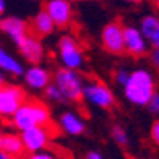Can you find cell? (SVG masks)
<instances>
[{
  "mask_svg": "<svg viewBox=\"0 0 159 159\" xmlns=\"http://www.w3.org/2000/svg\"><path fill=\"white\" fill-rule=\"evenodd\" d=\"M154 88L156 84L153 75L147 69H137L129 75V80L124 86V96L132 105L143 107L156 92Z\"/></svg>",
  "mask_w": 159,
  "mask_h": 159,
  "instance_id": "1",
  "label": "cell"
},
{
  "mask_svg": "<svg viewBox=\"0 0 159 159\" xmlns=\"http://www.w3.org/2000/svg\"><path fill=\"white\" fill-rule=\"evenodd\" d=\"M54 84L65 100H80L83 96L84 81L81 75L75 70L67 69H57L54 73Z\"/></svg>",
  "mask_w": 159,
  "mask_h": 159,
  "instance_id": "2",
  "label": "cell"
},
{
  "mask_svg": "<svg viewBox=\"0 0 159 159\" xmlns=\"http://www.w3.org/2000/svg\"><path fill=\"white\" fill-rule=\"evenodd\" d=\"M57 52H59V61L62 64V69L67 70H80L84 64L83 51L76 43V40L70 35H64L59 38L57 43Z\"/></svg>",
  "mask_w": 159,
  "mask_h": 159,
  "instance_id": "3",
  "label": "cell"
},
{
  "mask_svg": "<svg viewBox=\"0 0 159 159\" xmlns=\"http://www.w3.org/2000/svg\"><path fill=\"white\" fill-rule=\"evenodd\" d=\"M81 99H84L89 105H94V107L103 108V110L111 108L115 105V96L111 89L100 81H92V83L84 84Z\"/></svg>",
  "mask_w": 159,
  "mask_h": 159,
  "instance_id": "4",
  "label": "cell"
},
{
  "mask_svg": "<svg viewBox=\"0 0 159 159\" xmlns=\"http://www.w3.org/2000/svg\"><path fill=\"white\" fill-rule=\"evenodd\" d=\"M24 102H25V94L22 88L16 84L2 86V89H0V116L11 118Z\"/></svg>",
  "mask_w": 159,
  "mask_h": 159,
  "instance_id": "5",
  "label": "cell"
},
{
  "mask_svg": "<svg viewBox=\"0 0 159 159\" xmlns=\"http://www.w3.org/2000/svg\"><path fill=\"white\" fill-rule=\"evenodd\" d=\"M19 135L24 145V150L29 151L30 154L43 151L49 142V130L48 127H42V126H34L27 130L21 132Z\"/></svg>",
  "mask_w": 159,
  "mask_h": 159,
  "instance_id": "6",
  "label": "cell"
},
{
  "mask_svg": "<svg viewBox=\"0 0 159 159\" xmlns=\"http://www.w3.org/2000/svg\"><path fill=\"white\" fill-rule=\"evenodd\" d=\"M102 43L103 48L111 54H123L124 52V37H123V25L113 21L108 22L102 30Z\"/></svg>",
  "mask_w": 159,
  "mask_h": 159,
  "instance_id": "7",
  "label": "cell"
},
{
  "mask_svg": "<svg viewBox=\"0 0 159 159\" xmlns=\"http://www.w3.org/2000/svg\"><path fill=\"white\" fill-rule=\"evenodd\" d=\"M56 27H65L72 21V5L67 0H49L43 8Z\"/></svg>",
  "mask_w": 159,
  "mask_h": 159,
  "instance_id": "8",
  "label": "cell"
},
{
  "mask_svg": "<svg viewBox=\"0 0 159 159\" xmlns=\"http://www.w3.org/2000/svg\"><path fill=\"white\" fill-rule=\"evenodd\" d=\"M123 37H124V51H127L130 56L140 57L147 54L148 51V43L145 42L143 35L140 30L134 25H126L123 27Z\"/></svg>",
  "mask_w": 159,
  "mask_h": 159,
  "instance_id": "9",
  "label": "cell"
},
{
  "mask_svg": "<svg viewBox=\"0 0 159 159\" xmlns=\"http://www.w3.org/2000/svg\"><path fill=\"white\" fill-rule=\"evenodd\" d=\"M18 48H19V52L22 54V57L30 62L32 65H40V62L43 61L45 57V48H43V43L40 42L38 38L35 37H24L19 43H16Z\"/></svg>",
  "mask_w": 159,
  "mask_h": 159,
  "instance_id": "10",
  "label": "cell"
},
{
  "mask_svg": "<svg viewBox=\"0 0 159 159\" xmlns=\"http://www.w3.org/2000/svg\"><path fill=\"white\" fill-rule=\"evenodd\" d=\"M140 34L145 42L153 49H159V18L156 15H147L140 21Z\"/></svg>",
  "mask_w": 159,
  "mask_h": 159,
  "instance_id": "11",
  "label": "cell"
},
{
  "mask_svg": "<svg viewBox=\"0 0 159 159\" xmlns=\"http://www.w3.org/2000/svg\"><path fill=\"white\" fill-rule=\"evenodd\" d=\"M0 29H2L15 43H19L24 37H27V22L21 18H18V16L2 18Z\"/></svg>",
  "mask_w": 159,
  "mask_h": 159,
  "instance_id": "12",
  "label": "cell"
},
{
  "mask_svg": "<svg viewBox=\"0 0 159 159\" xmlns=\"http://www.w3.org/2000/svg\"><path fill=\"white\" fill-rule=\"evenodd\" d=\"M49 72L43 69L42 65H32L27 70H24V81L29 88L35 91H45V88L49 84Z\"/></svg>",
  "mask_w": 159,
  "mask_h": 159,
  "instance_id": "13",
  "label": "cell"
},
{
  "mask_svg": "<svg viewBox=\"0 0 159 159\" xmlns=\"http://www.w3.org/2000/svg\"><path fill=\"white\" fill-rule=\"evenodd\" d=\"M11 121H13V126H15L19 132H24V130L37 126L34 110H32V102H24L18 108V111L11 116Z\"/></svg>",
  "mask_w": 159,
  "mask_h": 159,
  "instance_id": "14",
  "label": "cell"
},
{
  "mask_svg": "<svg viewBox=\"0 0 159 159\" xmlns=\"http://www.w3.org/2000/svg\"><path fill=\"white\" fill-rule=\"evenodd\" d=\"M59 124L62 130L69 135H81L86 129L84 119L75 111H65L59 119Z\"/></svg>",
  "mask_w": 159,
  "mask_h": 159,
  "instance_id": "15",
  "label": "cell"
},
{
  "mask_svg": "<svg viewBox=\"0 0 159 159\" xmlns=\"http://www.w3.org/2000/svg\"><path fill=\"white\" fill-rule=\"evenodd\" d=\"M2 151L7 153L11 159L21 157L25 153L22 140H21V135L16 134V132H8V134H3V139H2Z\"/></svg>",
  "mask_w": 159,
  "mask_h": 159,
  "instance_id": "16",
  "label": "cell"
},
{
  "mask_svg": "<svg viewBox=\"0 0 159 159\" xmlns=\"http://www.w3.org/2000/svg\"><path fill=\"white\" fill-rule=\"evenodd\" d=\"M32 29H34L35 35H38V37H45V35H49V34L54 32L56 25H54V22L51 21V18L48 16V13H46L45 10H40L37 15L34 16Z\"/></svg>",
  "mask_w": 159,
  "mask_h": 159,
  "instance_id": "17",
  "label": "cell"
},
{
  "mask_svg": "<svg viewBox=\"0 0 159 159\" xmlns=\"http://www.w3.org/2000/svg\"><path fill=\"white\" fill-rule=\"evenodd\" d=\"M0 70H3L10 75H15V76L24 75L22 64L15 56H11L8 51H5L2 46H0Z\"/></svg>",
  "mask_w": 159,
  "mask_h": 159,
  "instance_id": "18",
  "label": "cell"
},
{
  "mask_svg": "<svg viewBox=\"0 0 159 159\" xmlns=\"http://www.w3.org/2000/svg\"><path fill=\"white\" fill-rule=\"evenodd\" d=\"M32 110H34V116H35V124L42 126V127H48V124L51 121V113L46 105L43 102H32Z\"/></svg>",
  "mask_w": 159,
  "mask_h": 159,
  "instance_id": "19",
  "label": "cell"
},
{
  "mask_svg": "<svg viewBox=\"0 0 159 159\" xmlns=\"http://www.w3.org/2000/svg\"><path fill=\"white\" fill-rule=\"evenodd\" d=\"M111 137H113V140L119 145V147H127L129 145V135H127V132L121 126H113Z\"/></svg>",
  "mask_w": 159,
  "mask_h": 159,
  "instance_id": "20",
  "label": "cell"
},
{
  "mask_svg": "<svg viewBox=\"0 0 159 159\" xmlns=\"http://www.w3.org/2000/svg\"><path fill=\"white\" fill-rule=\"evenodd\" d=\"M45 96H46V99L51 100V102H65L64 96L61 94V91H59L54 84H48V86L45 88Z\"/></svg>",
  "mask_w": 159,
  "mask_h": 159,
  "instance_id": "21",
  "label": "cell"
},
{
  "mask_svg": "<svg viewBox=\"0 0 159 159\" xmlns=\"http://www.w3.org/2000/svg\"><path fill=\"white\" fill-rule=\"evenodd\" d=\"M147 107H148L151 115H159V92H154L153 97L150 99V102L147 103Z\"/></svg>",
  "mask_w": 159,
  "mask_h": 159,
  "instance_id": "22",
  "label": "cell"
},
{
  "mask_svg": "<svg viewBox=\"0 0 159 159\" xmlns=\"http://www.w3.org/2000/svg\"><path fill=\"white\" fill-rule=\"evenodd\" d=\"M129 75H130V72H127L126 69H119L118 72H116V75H115V80H116V83L119 84V86H126V83H127V80H129Z\"/></svg>",
  "mask_w": 159,
  "mask_h": 159,
  "instance_id": "23",
  "label": "cell"
},
{
  "mask_svg": "<svg viewBox=\"0 0 159 159\" xmlns=\"http://www.w3.org/2000/svg\"><path fill=\"white\" fill-rule=\"evenodd\" d=\"M150 139L153 140L154 145H157V147H159V119H156V121L151 124V129H150Z\"/></svg>",
  "mask_w": 159,
  "mask_h": 159,
  "instance_id": "24",
  "label": "cell"
},
{
  "mask_svg": "<svg viewBox=\"0 0 159 159\" xmlns=\"http://www.w3.org/2000/svg\"><path fill=\"white\" fill-rule=\"evenodd\" d=\"M27 159H56V156L51 154V153H46V151H40V153L29 154Z\"/></svg>",
  "mask_w": 159,
  "mask_h": 159,
  "instance_id": "25",
  "label": "cell"
},
{
  "mask_svg": "<svg viewBox=\"0 0 159 159\" xmlns=\"http://www.w3.org/2000/svg\"><path fill=\"white\" fill-rule=\"evenodd\" d=\"M150 59H151V64L154 65V67L159 69V49H151Z\"/></svg>",
  "mask_w": 159,
  "mask_h": 159,
  "instance_id": "26",
  "label": "cell"
},
{
  "mask_svg": "<svg viewBox=\"0 0 159 159\" xmlns=\"http://www.w3.org/2000/svg\"><path fill=\"white\" fill-rule=\"evenodd\" d=\"M86 159H103V156L100 153H97V151H89L86 154Z\"/></svg>",
  "mask_w": 159,
  "mask_h": 159,
  "instance_id": "27",
  "label": "cell"
},
{
  "mask_svg": "<svg viewBox=\"0 0 159 159\" xmlns=\"http://www.w3.org/2000/svg\"><path fill=\"white\" fill-rule=\"evenodd\" d=\"M5 8H7V5H5V2H3V0H0V15H2V13L5 11Z\"/></svg>",
  "mask_w": 159,
  "mask_h": 159,
  "instance_id": "28",
  "label": "cell"
},
{
  "mask_svg": "<svg viewBox=\"0 0 159 159\" xmlns=\"http://www.w3.org/2000/svg\"><path fill=\"white\" fill-rule=\"evenodd\" d=\"M0 159H11V157H10L7 153H3L2 150H0Z\"/></svg>",
  "mask_w": 159,
  "mask_h": 159,
  "instance_id": "29",
  "label": "cell"
},
{
  "mask_svg": "<svg viewBox=\"0 0 159 159\" xmlns=\"http://www.w3.org/2000/svg\"><path fill=\"white\" fill-rule=\"evenodd\" d=\"M2 84H3V75L0 73V88H2Z\"/></svg>",
  "mask_w": 159,
  "mask_h": 159,
  "instance_id": "30",
  "label": "cell"
},
{
  "mask_svg": "<svg viewBox=\"0 0 159 159\" xmlns=\"http://www.w3.org/2000/svg\"><path fill=\"white\" fill-rule=\"evenodd\" d=\"M2 139H3V134L0 132V150H2Z\"/></svg>",
  "mask_w": 159,
  "mask_h": 159,
  "instance_id": "31",
  "label": "cell"
},
{
  "mask_svg": "<svg viewBox=\"0 0 159 159\" xmlns=\"http://www.w3.org/2000/svg\"><path fill=\"white\" fill-rule=\"evenodd\" d=\"M156 8L159 10V0H157V2H156Z\"/></svg>",
  "mask_w": 159,
  "mask_h": 159,
  "instance_id": "32",
  "label": "cell"
},
{
  "mask_svg": "<svg viewBox=\"0 0 159 159\" xmlns=\"http://www.w3.org/2000/svg\"><path fill=\"white\" fill-rule=\"evenodd\" d=\"M0 22H2V15H0Z\"/></svg>",
  "mask_w": 159,
  "mask_h": 159,
  "instance_id": "33",
  "label": "cell"
},
{
  "mask_svg": "<svg viewBox=\"0 0 159 159\" xmlns=\"http://www.w3.org/2000/svg\"><path fill=\"white\" fill-rule=\"evenodd\" d=\"M15 159H22V157H15Z\"/></svg>",
  "mask_w": 159,
  "mask_h": 159,
  "instance_id": "34",
  "label": "cell"
},
{
  "mask_svg": "<svg viewBox=\"0 0 159 159\" xmlns=\"http://www.w3.org/2000/svg\"><path fill=\"white\" fill-rule=\"evenodd\" d=\"M132 159H135V157H132Z\"/></svg>",
  "mask_w": 159,
  "mask_h": 159,
  "instance_id": "35",
  "label": "cell"
},
{
  "mask_svg": "<svg viewBox=\"0 0 159 159\" xmlns=\"http://www.w3.org/2000/svg\"><path fill=\"white\" fill-rule=\"evenodd\" d=\"M0 89H2V88H0Z\"/></svg>",
  "mask_w": 159,
  "mask_h": 159,
  "instance_id": "36",
  "label": "cell"
}]
</instances>
